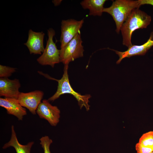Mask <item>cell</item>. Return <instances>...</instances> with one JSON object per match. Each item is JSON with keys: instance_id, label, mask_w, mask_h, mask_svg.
<instances>
[{"instance_id": "obj_1", "label": "cell", "mask_w": 153, "mask_h": 153, "mask_svg": "<svg viewBox=\"0 0 153 153\" xmlns=\"http://www.w3.org/2000/svg\"><path fill=\"white\" fill-rule=\"evenodd\" d=\"M151 16L139 8L133 9L121 28L123 44L128 48L132 45V33L137 29L146 28L151 21Z\"/></svg>"}, {"instance_id": "obj_2", "label": "cell", "mask_w": 153, "mask_h": 153, "mask_svg": "<svg viewBox=\"0 0 153 153\" xmlns=\"http://www.w3.org/2000/svg\"><path fill=\"white\" fill-rule=\"evenodd\" d=\"M68 65H64L63 74L62 78L60 80L51 77L48 74H44L42 72L38 71L39 74L46 78L56 80L58 82L56 92L48 99V100L49 101H53L59 98L61 95L65 94H69L73 95L76 99L80 109L84 107L86 110L88 111L90 110V107L89 104V99L91 96L90 94L82 95L75 91L73 89L69 82L68 74Z\"/></svg>"}, {"instance_id": "obj_3", "label": "cell", "mask_w": 153, "mask_h": 153, "mask_svg": "<svg viewBox=\"0 0 153 153\" xmlns=\"http://www.w3.org/2000/svg\"><path fill=\"white\" fill-rule=\"evenodd\" d=\"M140 6L139 0H116L113 1L109 7L104 8L103 12L112 16L116 24V31L119 33L122 25L132 10Z\"/></svg>"}, {"instance_id": "obj_4", "label": "cell", "mask_w": 153, "mask_h": 153, "mask_svg": "<svg viewBox=\"0 0 153 153\" xmlns=\"http://www.w3.org/2000/svg\"><path fill=\"white\" fill-rule=\"evenodd\" d=\"M82 42L80 32L65 46L61 48L60 52V62L64 65H69L70 62L83 57L84 49Z\"/></svg>"}, {"instance_id": "obj_5", "label": "cell", "mask_w": 153, "mask_h": 153, "mask_svg": "<svg viewBox=\"0 0 153 153\" xmlns=\"http://www.w3.org/2000/svg\"><path fill=\"white\" fill-rule=\"evenodd\" d=\"M55 34L53 28L48 30V38L46 47L42 55L37 59V61L41 65H49L54 67L55 64L60 62V50L58 49L53 40Z\"/></svg>"}, {"instance_id": "obj_6", "label": "cell", "mask_w": 153, "mask_h": 153, "mask_svg": "<svg viewBox=\"0 0 153 153\" xmlns=\"http://www.w3.org/2000/svg\"><path fill=\"white\" fill-rule=\"evenodd\" d=\"M84 22L83 19L77 21L70 19L63 20L61 22V34L60 41L61 48L64 47L77 35Z\"/></svg>"}, {"instance_id": "obj_7", "label": "cell", "mask_w": 153, "mask_h": 153, "mask_svg": "<svg viewBox=\"0 0 153 153\" xmlns=\"http://www.w3.org/2000/svg\"><path fill=\"white\" fill-rule=\"evenodd\" d=\"M48 100L44 99L39 105L36 113L39 117L44 119L52 126H56L60 121V111L58 108L53 106Z\"/></svg>"}, {"instance_id": "obj_8", "label": "cell", "mask_w": 153, "mask_h": 153, "mask_svg": "<svg viewBox=\"0 0 153 153\" xmlns=\"http://www.w3.org/2000/svg\"><path fill=\"white\" fill-rule=\"evenodd\" d=\"M44 95L43 92L39 90L27 93L20 92L17 99L23 107L26 108L32 114L35 115Z\"/></svg>"}, {"instance_id": "obj_9", "label": "cell", "mask_w": 153, "mask_h": 153, "mask_svg": "<svg viewBox=\"0 0 153 153\" xmlns=\"http://www.w3.org/2000/svg\"><path fill=\"white\" fill-rule=\"evenodd\" d=\"M153 46V31L150 33L148 41L144 44L140 45H132L128 50L124 52H120L111 49L115 51L119 57L116 62L117 64L120 63L124 58L137 55H144L152 46Z\"/></svg>"}, {"instance_id": "obj_10", "label": "cell", "mask_w": 153, "mask_h": 153, "mask_svg": "<svg viewBox=\"0 0 153 153\" xmlns=\"http://www.w3.org/2000/svg\"><path fill=\"white\" fill-rule=\"evenodd\" d=\"M19 80L15 78L10 80L8 78H0V96L17 99L20 93Z\"/></svg>"}, {"instance_id": "obj_11", "label": "cell", "mask_w": 153, "mask_h": 153, "mask_svg": "<svg viewBox=\"0 0 153 153\" xmlns=\"http://www.w3.org/2000/svg\"><path fill=\"white\" fill-rule=\"evenodd\" d=\"M45 34L43 32H36L30 29L28 38L24 44L28 48L31 54H41L44 50L43 41Z\"/></svg>"}, {"instance_id": "obj_12", "label": "cell", "mask_w": 153, "mask_h": 153, "mask_svg": "<svg viewBox=\"0 0 153 153\" xmlns=\"http://www.w3.org/2000/svg\"><path fill=\"white\" fill-rule=\"evenodd\" d=\"M0 106L6 109L8 114L15 116L19 120H22L23 116L27 114L25 108L16 99L0 97Z\"/></svg>"}, {"instance_id": "obj_13", "label": "cell", "mask_w": 153, "mask_h": 153, "mask_svg": "<svg viewBox=\"0 0 153 153\" xmlns=\"http://www.w3.org/2000/svg\"><path fill=\"white\" fill-rule=\"evenodd\" d=\"M11 129V135L10 139L4 145L3 148L5 149L12 147L14 148L16 153H31V148L34 142H30L26 145L21 144L18 141L13 125L12 126Z\"/></svg>"}, {"instance_id": "obj_14", "label": "cell", "mask_w": 153, "mask_h": 153, "mask_svg": "<svg viewBox=\"0 0 153 153\" xmlns=\"http://www.w3.org/2000/svg\"><path fill=\"white\" fill-rule=\"evenodd\" d=\"M106 0H84L80 4L84 9H88L89 15L100 16L102 14L104 9L103 6Z\"/></svg>"}, {"instance_id": "obj_15", "label": "cell", "mask_w": 153, "mask_h": 153, "mask_svg": "<svg viewBox=\"0 0 153 153\" xmlns=\"http://www.w3.org/2000/svg\"><path fill=\"white\" fill-rule=\"evenodd\" d=\"M139 143L145 146L153 147V131L143 134L140 138Z\"/></svg>"}, {"instance_id": "obj_16", "label": "cell", "mask_w": 153, "mask_h": 153, "mask_svg": "<svg viewBox=\"0 0 153 153\" xmlns=\"http://www.w3.org/2000/svg\"><path fill=\"white\" fill-rule=\"evenodd\" d=\"M16 69L8 66L0 65V78H8L15 72Z\"/></svg>"}, {"instance_id": "obj_17", "label": "cell", "mask_w": 153, "mask_h": 153, "mask_svg": "<svg viewBox=\"0 0 153 153\" xmlns=\"http://www.w3.org/2000/svg\"><path fill=\"white\" fill-rule=\"evenodd\" d=\"M40 144L44 150V153H51L50 146L52 143V140L47 136L41 137L40 139Z\"/></svg>"}, {"instance_id": "obj_18", "label": "cell", "mask_w": 153, "mask_h": 153, "mask_svg": "<svg viewBox=\"0 0 153 153\" xmlns=\"http://www.w3.org/2000/svg\"><path fill=\"white\" fill-rule=\"evenodd\" d=\"M135 148L137 153H150L153 152V147L145 146L139 142L136 144Z\"/></svg>"}, {"instance_id": "obj_19", "label": "cell", "mask_w": 153, "mask_h": 153, "mask_svg": "<svg viewBox=\"0 0 153 153\" xmlns=\"http://www.w3.org/2000/svg\"><path fill=\"white\" fill-rule=\"evenodd\" d=\"M141 6L145 4L153 6V0H139Z\"/></svg>"}, {"instance_id": "obj_20", "label": "cell", "mask_w": 153, "mask_h": 153, "mask_svg": "<svg viewBox=\"0 0 153 153\" xmlns=\"http://www.w3.org/2000/svg\"><path fill=\"white\" fill-rule=\"evenodd\" d=\"M62 0H54L52 2L55 6L59 5L61 2Z\"/></svg>"}, {"instance_id": "obj_21", "label": "cell", "mask_w": 153, "mask_h": 153, "mask_svg": "<svg viewBox=\"0 0 153 153\" xmlns=\"http://www.w3.org/2000/svg\"><path fill=\"white\" fill-rule=\"evenodd\" d=\"M150 153H153V152H151Z\"/></svg>"}]
</instances>
